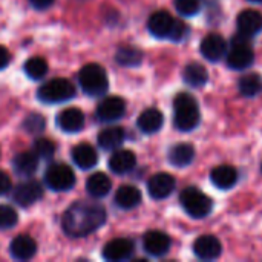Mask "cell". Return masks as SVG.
<instances>
[{
    "label": "cell",
    "instance_id": "cell-1",
    "mask_svg": "<svg viewBox=\"0 0 262 262\" xmlns=\"http://www.w3.org/2000/svg\"><path fill=\"white\" fill-rule=\"evenodd\" d=\"M106 221V210L98 203L78 201L72 204L61 221L63 230L71 238H83L98 230Z\"/></svg>",
    "mask_w": 262,
    "mask_h": 262
},
{
    "label": "cell",
    "instance_id": "cell-2",
    "mask_svg": "<svg viewBox=\"0 0 262 262\" xmlns=\"http://www.w3.org/2000/svg\"><path fill=\"white\" fill-rule=\"evenodd\" d=\"M201 121L200 106L193 95L181 92L173 101V124L181 132L193 130Z\"/></svg>",
    "mask_w": 262,
    "mask_h": 262
},
{
    "label": "cell",
    "instance_id": "cell-3",
    "mask_svg": "<svg viewBox=\"0 0 262 262\" xmlns=\"http://www.w3.org/2000/svg\"><path fill=\"white\" fill-rule=\"evenodd\" d=\"M180 203L186 213L195 220L206 218L213 209L212 198L207 196L204 192L198 190L196 187H186L180 193Z\"/></svg>",
    "mask_w": 262,
    "mask_h": 262
},
{
    "label": "cell",
    "instance_id": "cell-4",
    "mask_svg": "<svg viewBox=\"0 0 262 262\" xmlns=\"http://www.w3.org/2000/svg\"><path fill=\"white\" fill-rule=\"evenodd\" d=\"M78 81H80V86L83 88V91L91 97L103 95L109 88L107 74L103 69V66H100L97 63H89V64L83 66L78 74Z\"/></svg>",
    "mask_w": 262,
    "mask_h": 262
},
{
    "label": "cell",
    "instance_id": "cell-5",
    "mask_svg": "<svg viewBox=\"0 0 262 262\" xmlns=\"http://www.w3.org/2000/svg\"><path fill=\"white\" fill-rule=\"evenodd\" d=\"M74 95H75V88L68 78H52L48 83H45L37 92L38 100L48 104L68 101Z\"/></svg>",
    "mask_w": 262,
    "mask_h": 262
},
{
    "label": "cell",
    "instance_id": "cell-6",
    "mask_svg": "<svg viewBox=\"0 0 262 262\" xmlns=\"http://www.w3.org/2000/svg\"><path fill=\"white\" fill-rule=\"evenodd\" d=\"M247 40H249V37H246L243 34L233 37V40H232V48L227 52V64L235 71L246 69V68L252 66V63L255 61L253 49Z\"/></svg>",
    "mask_w": 262,
    "mask_h": 262
},
{
    "label": "cell",
    "instance_id": "cell-7",
    "mask_svg": "<svg viewBox=\"0 0 262 262\" xmlns=\"http://www.w3.org/2000/svg\"><path fill=\"white\" fill-rule=\"evenodd\" d=\"M45 181L54 192H66L75 186V173L68 164L55 163L45 172Z\"/></svg>",
    "mask_w": 262,
    "mask_h": 262
},
{
    "label": "cell",
    "instance_id": "cell-8",
    "mask_svg": "<svg viewBox=\"0 0 262 262\" xmlns=\"http://www.w3.org/2000/svg\"><path fill=\"white\" fill-rule=\"evenodd\" d=\"M126 112V101L121 97H107L97 107V117L100 121L111 123L120 120Z\"/></svg>",
    "mask_w": 262,
    "mask_h": 262
},
{
    "label": "cell",
    "instance_id": "cell-9",
    "mask_svg": "<svg viewBox=\"0 0 262 262\" xmlns=\"http://www.w3.org/2000/svg\"><path fill=\"white\" fill-rule=\"evenodd\" d=\"M175 186H177L175 178L170 173L160 172V173H155L149 180L147 192L154 200H164L172 195V192L175 190Z\"/></svg>",
    "mask_w": 262,
    "mask_h": 262
},
{
    "label": "cell",
    "instance_id": "cell-10",
    "mask_svg": "<svg viewBox=\"0 0 262 262\" xmlns=\"http://www.w3.org/2000/svg\"><path fill=\"white\" fill-rule=\"evenodd\" d=\"M41 196H43V187L37 181H25L18 184L12 192L14 201L21 207H29L35 204Z\"/></svg>",
    "mask_w": 262,
    "mask_h": 262
},
{
    "label": "cell",
    "instance_id": "cell-11",
    "mask_svg": "<svg viewBox=\"0 0 262 262\" xmlns=\"http://www.w3.org/2000/svg\"><path fill=\"white\" fill-rule=\"evenodd\" d=\"M200 49L203 57L209 61H220L227 54V41L223 35L213 32L203 38Z\"/></svg>",
    "mask_w": 262,
    "mask_h": 262
},
{
    "label": "cell",
    "instance_id": "cell-12",
    "mask_svg": "<svg viewBox=\"0 0 262 262\" xmlns=\"http://www.w3.org/2000/svg\"><path fill=\"white\" fill-rule=\"evenodd\" d=\"M170 246H172V241L169 235L160 230H150L143 238V247L146 253H149L150 256H157V258L164 256L170 250Z\"/></svg>",
    "mask_w": 262,
    "mask_h": 262
},
{
    "label": "cell",
    "instance_id": "cell-13",
    "mask_svg": "<svg viewBox=\"0 0 262 262\" xmlns=\"http://www.w3.org/2000/svg\"><path fill=\"white\" fill-rule=\"evenodd\" d=\"M221 252H223L221 241L213 235L200 236L193 243V253L196 255V258H200L203 261H213V259L220 258Z\"/></svg>",
    "mask_w": 262,
    "mask_h": 262
},
{
    "label": "cell",
    "instance_id": "cell-14",
    "mask_svg": "<svg viewBox=\"0 0 262 262\" xmlns=\"http://www.w3.org/2000/svg\"><path fill=\"white\" fill-rule=\"evenodd\" d=\"M132 255H134V243L127 238L112 239L103 249V258L111 262L126 261Z\"/></svg>",
    "mask_w": 262,
    "mask_h": 262
},
{
    "label": "cell",
    "instance_id": "cell-15",
    "mask_svg": "<svg viewBox=\"0 0 262 262\" xmlns=\"http://www.w3.org/2000/svg\"><path fill=\"white\" fill-rule=\"evenodd\" d=\"M238 32L246 37H253L262 31V14L255 9H244L236 18Z\"/></svg>",
    "mask_w": 262,
    "mask_h": 262
},
{
    "label": "cell",
    "instance_id": "cell-16",
    "mask_svg": "<svg viewBox=\"0 0 262 262\" xmlns=\"http://www.w3.org/2000/svg\"><path fill=\"white\" fill-rule=\"evenodd\" d=\"M57 126L68 134L80 132L84 126V114L77 107H68L57 115Z\"/></svg>",
    "mask_w": 262,
    "mask_h": 262
},
{
    "label": "cell",
    "instance_id": "cell-17",
    "mask_svg": "<svg viewBox=\"0 0 262 262\" xmlns=\"http://www.w3.org/2000/svg\"><path fill=\"white\" fill-rule=\"evenodd\" d=\"M107 166L114 173L124 175V173H129L137 166V157H135V154L132 150L118 149L111 155V158L107 161Z\"/></svg>",
    "mask_w": 262,
    "mask_h": 262
},
{
    "label": "cell",
    "instance_id": "cell-18",
    "mask_svg": "<svg viewBox=\"0 0 262 262\" xmlns=\"http://www.w3.org/2000/svg\"><path fill=\"white\" fill-rule=\"evenodd\" d=\"M175 18L167 12V11H157L149 17L147 21V28L150 31L152 35L158 37V38H166L169 37L172 28H173Z\"/></svg>",
    "mask_w": 262,
    "mask_h": 262
},
{
    "label": "cell",
    "instance_id": "cell-19",
    "mask_svg": "<svg viewBox=\"0 0 262 262\" xmlns=\"http://www.w3.org/2000/svg\"><path fill=\"white\" fill-rule=\"evenodd\" d=\"M210 180L213 186H216L221 190H229L238 183V172L233 166L221 164L215 167L210 173Z\"/></svg>",
    "mask_w": 262,
    "mask_h": 262
},
{
    "label": "cell",
    "instance_id": "cell-20",
    "mask_svg": "<svg viewBox=\"0 0 262 262\" xmlns=\"http://www.w3.org/2000/svg\"><path fill=\"white\" fill-rule=\"evenodd\" d=\"M164 115L161 111L150 107L141 112V115L137 120V126L143 134H155L163 127Z\"/></svg>",
    "mask_w": 262,
    "mask_h": 262
},
{
    "label": "cell",
    "instance_id": "cell-21",
    "mask_svg": "<svg viewBox=\"0 0 262 262\" xmlns=\"http://www.w3.org/2000/svg\"><path fill=\"white\" fill-rule=\"evenodd\" d=\"M9 250H11L12 258L18 259V261H26V259H31L35 255L37 244L31 236L18 235L17 238L12 239V243L9 246Z\"/></svg>",
    "mask_w": 262,
    "mask_h": 262
},
{
    "label": "cell",
    "instance_id": "cell-22",
    "mask_svg": "<svg viewBox=\"0 0 262 262\" xmlns=\"http://www.w3.org/2000/svg\"><path fill=\"white\" fill-rule=\"evenodd\" d=\"M126 134L123 130V127L120 126H114V127H107L103 129L98 134V146L104 150H117L123 143H124Z\"/></svg>",
    "mask_w": 262,
    "mask_h": 262
},
{
    "label": "cell",
    "instance_id": "cell-23",
    "mask_svg": "<svg viewBox=\"0 0 262 262\" xmlns=\"http://www.w3.org/2000/svg\"><path fill=\"white\" fill-rule=\"evenodd\" d=\"M72 160L80 169L86 170V169H92L97 164L98 155H97V150L91 144L81 143L72 149Z\"/></svg>",
    "mask_w": 262,
    "mask_h": 262
},
{
    "label": "cell",
    "instance_id": "cell-24",
    "mask_svg": "<svg viewBox=\"0 0 262 262\" xmlns=\"http://www.w3.org/2000/svg\"><path fill=\"white\" fill-rule=\"evenodd\" d=\"M167 158H169V163L172 166H175V167H186L195 158V147L192 144H187V143L175 144L169 150Z\"/></svg>",
    "mask_w": 262,
    "mask_h": 262
},
{
    "label": "cell",
    "instance_id": "cell-25",
    "mask_svg": "<svg viewBox=\"0 0 262 262\" xmlns=\"http://www.w3.org/2000/svg\"><path fill=\"white\" fill-rule=\"evenodd\" d=\"M112 183L109 180V177L103 172H97L94 175H91L86 181V190L91 196L94 198H103L111 192Z\"/></svg>",
    "mask_w": 262,
    "mask_h": 262
},
{
    "label": "cell",
    "instance_id": "cell-26",
    "mask_svg": "<svg viewBox=\"0 0 262 262\" xmlns=\"http://www.w3.org/2000/svg\"><path fill=\"white\" fill-rule=\"evenodd\" d=\"M115 203L124 210L135 209L141 203V192L135 186H121L115 193Z\"/></svg>",
    "mask_w": 262,
    "mask_h": 262
},
{
    "label": "cell",
    "instance_id": "cell-27",
    "mask_svg": "<svg viewBox=\"0 0 262 262\" xmlns=\"http://www.w3.org/2000/svg\"><path fill=\"white\" fill-rule=\"evenodd\" d=\"M12 164L18 175L31 177L38 167V157L34 152H20L15 155Z\"/></svg>",
    "mask_w": 262,
    "mask_h": 262
},
{
    "label": "cell",
    "instance_id": "cell-28",
    "mask_svg": "<svg viewBox=\"0 0 262 262\" xmlns=\"http://www.w3.org/2000/svg\"><path fill=\"white\" fill-rule=\"evenodd\" d=\"M183 78H184V81L189 86H192V88H201V86H204L207 83L209 72L200 63H189L184 68V71H183Z\"/></svg>",
    "mask_w": 262,
    "mask_h": 262
},
{
    "label": "cell",
    "instance_id": "cell-29",
    "mask_svg": "<svg viewBox=\"0 0 262 262\" xmlns=\"http://www.w3.org/2000/svg\"><path fill=\"white\" fill-rule=\"evenodd\" d=\"M115 60L121 66L134 68L143 61V52L135 46H121L115 54Z\"/></svg>",
    "mask_w": 262,
    "mask_h": 262
},
{
    "label": "cell",
    "instance_id": "cell-30",
    "mask_svg": "<svg viewBox=\"0 0 262 262\" xmlns=\"http://www.w3.org/2000/svg\"><path fill=\"white\" fill-rule=\"evenodd\" d=\"M238 89L244 97H255L262 91V77L259 74H249L239 80Z\"/></svg>",
    "mask_w": 262,
    "mask_h": 262
},
{
    "label": "cell",
    "instance_id": "cell-31",
    "mask_svg": "<svg viewBox=\"0 0 262 262\" xmlns=\"http://www.w3.org/2000/svg\"><path fill=\"white\" fill-rule=\"evenodd\" d=\"M25 72L31 80H40L48 72V63L41 57H32L25 63Z\"/></svg>",
    "mask_w": 262,
    "mask_h": 262
},
{
    "label": "cell",
    "instance_id": "cell-32",
    "mask_svg": "<svg viewBox=\"0 0 262 262\" xmlns=\"http://www.w3.org/2000/svg\"><path fill=\"white\" fill-rule=\"evenodd\" d=\"M34 154L38 158L49 160L55 154V144L51 140H48V138H40V140H37L34 143Z\"/></svg>",
    "mask_w": 262,
    "mask_h": 262
},
{
    "label": "cell",
    "instance_id": "cell-33",
    "mask_svg": "<svg viewBox=\"0 0 262 262\" xmlns=\"http://www.w3.org/2000/svg\"><path fill=\"white\" fill-rule=\"evenodd\" d=\"M177 11L184 17H192L200 12L201 0H175Z\"/></svg>",
    "mask_w": 262,
    "mask_h": 262
},
{
    "label": "cell",
    "instance_id": "cell-34",
    "mask_svg": "<svg viewBox=\"0 0 262 262\" xmlns=\"http://www.w3.org/2000/svg\"><path fill=\"white\" fill-rule=\"evenodd\" d=\"M17 212L11 206H0V229H11L17 224Z\"/></svg>",
    "mask_w": 262,
    "mask_h": 262
},
{
    "label": "cell",
    "instance_id": "cell-35",
    "mask_svg": "<svg viewBox=\"0 0 262 262\" xmlns=\"http://www.w3.org/2000/svg\"><path fill=\"white\" fill-rule=\"evenodd\" d=\"M45 118L40 114H31L25 121H23V127L29 132V134H40L45 130Z\"/></svg>",
    "mask_w": 262,
    "mask_h": 262
},
{
    "label": "cell",
    "instance_id": "cell-36",
    "mask_svg": "<svg viewBox=\"0 0 262 262\" xmlns=\"http://www.w3.org/2000/svg\"><path fill=\"white\" fill-rule=\"evenodd\" d=\"M187 32H189L187 25L183 23V21H180V20H175L173 28H172V31H170V34H169L167 38H170L173 41H181V40H184V37L187 35Z\"/></svg>",
    "mask_w": 262,
    "mask_h": 262
},
{
    "label": "cell",
    "instance_id": "cell-37",
    "mask_svg": "<svg viewBox=\"0 0 262 262\" xmlns=\"http://www.w3.org/2000/svg\"><path fill=\"white\" fill-rule=\"evenodd\" d=\"M9 189H11V180H9V177H8L6 172L0 170V196L5 195V193H8Z\"/></svg>",
    "mask_w": 262,
    "mask_h": 262
},
{
    "label": "cell",
    "instance_id": "cell-38",
    "mask_svg": "<svg viewBox=\"0 0 262 262\" xmlns=\"http://www.w3.org/2000/svg\"><path fill=\"white\" fill-rule=\"evenodd\" d=\"M11 61V54L5 46H0V69H5Z\"/></svg>",
    "mask_w": 262,
    "mask_h": 262
},
{
    "label": "cell",
    "instance_id": "cell-39",
    "mask_svg": "<svg viewBox=\"0 0 262 262\" xmlns=\"http://www.w3.org/2000/svg\"><path fill=\"white\" fill-rule=\"evenodd\" d=\"M29 2L35 9H48L54 3V0H29Z\"/></svg>",
    "mask_w": 262,
    "mask_h": 262
},
{
    "label": "cell",
    "instance_id": "cell-40",
    "mask_svg": "<svg viewBox=\"0 0 262 262\" xmlns=\"http://www.w3.org/2000/svg\"><path fill=\"white\" fill-rule=\"evenodd\" d=\"M249 2H252V3H262V0H249Z\"/></svg>",
    "mask_w": 262,
    "mask_h": 262
},
{
    "label": "cell",
    "instance_id": "cell-41",
    "mask_svg": "<svg viewBox=\"0 0 262 262\" xmlns=\"http://www.w3.org/2000/svg\"><path fill=\"white\" fill-rule=\"evenodd\" d=\"M261 170H262V166H261Z\"/></svg>",
    "mask_w": 262,
    "mask_h": 262
}]
</instances>
